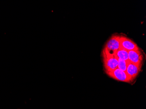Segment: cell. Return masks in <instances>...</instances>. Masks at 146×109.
I'll use <instances>...</instances> for the list:
<instances>
[{
    "mask_svg": "<svg viewBox=\"0 0 146 109\" xmlns=\"http://www.w3.org/2000/svg\"><path fill=\"white\" fill-rule=\"evenodd\" d=\"M129 51L131 50H139L137 44L128 38L123 36H120V48Z\"/></svg>",
    "mask_w": 146,
    "mask_h": 109,
    "instance_id": "4",
    "label": "cell"
},
{
    "mask_svg": "<svg viewBox=\"0 0 146 109\" xmlns=\"http://www.w3.org/2000/svg\"><path fill=\"white\" fill-rule=\"evenodd\" d=\"M129 61L137 64L142 65L143 56L140 50H135L128 51Z\"/></svg>",
    "mask_w": 146,
    "mask_h": 109,
    "instance_id": "6",
    "label": "cell"
},
{
    "mask_svg": "<svg viewBox=\"0 0 146 109\" xmlns=\"http://www.w3.org/2000/svg\"><path fill=\"white\" fill-rule=\"evenodd\" d=\"M120 48V36L115 35L111 37L106 42L103 50L110 54L115 55Z\"/></svg>",
    "mask_w": 146,
    "mask_h": 109,
    "instance_id": "2",
    "label": "cell"
},
{
    "mask_svg": "<svg viewBox=\"0 0 146 109\" xmlns=\"http://www.w3.org/2000/svg\"><path fill=\"white\" fill-rule=\"evenodd\" d=\"M106 73L109 77L118 81L127 83L132 82L126 72L122 71L118 68L112 71L106 72Z\"/></svg>",
    "mask_w": 146,
    "mask_h": 109,
    "instance_id": "3",
    "label": "cell"
},
{
    "mask_svg": "<svg viewBox=\"0 0 146 109\" xmlns=\"http://www.w3.org/2000/svg\"><path fill=\"white\" fill-rule=\"evenodd\" d=\"M102 57L106 72L112 71L117 69L118 65V58L115 55L110 54L103 50Z\"/></svg>",
    "mask_w": 146,
    "mask_h": 109,
    "instance_id": "1",
    "label": "cell"
},
{
    "mask_svg": "<svg viewBox=\"0 0 146 109\" xmlns=\"http://www.w3.org/2000/svg\"><path fill=\"white\" fill-rule=\"evenodd\" d=\"M142 65L137 64L129 61L126 69V73L132 81L137 77L141 71Z\"/></svg>",
    "mask_w": 146,
    "mask_h": 109,
    "instance_id": "5",
    "label": "cell"
},
{
    "mask_svg": "<svg viewBox=\"0 0 146 109\" xmlns=\"http://www.w3.org/2000/svg\"><path fill=\"white\" fill-rule=\"evenodd\" d=\"M115 55L119 59H120L125 61H129L128 51L123 49H119L116 52Z\"/></svg>",
    "mask_w": 146,
    "mask_h": 109,
    "instance_id": "7",
    "label": "cell"
},
{
    "mask_svg": "<svg viewBox=\"0 0 146 109\" xmlns=\"http://www.w3.org/2000/svg\"><path fill=\"white\" fill-rule=\"evenodd\" d=\"M129 61H125L118 58V65L117 68L123 71H126Z\"/></svg>",
    "mask_w": 146,
    "mask_h": 109,
    "instance_id": "8",
    "label": "cell"
}]
</instances>
